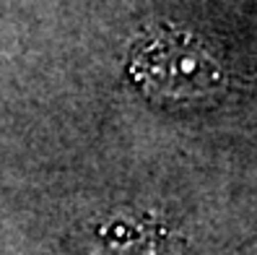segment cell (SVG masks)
<instances>
[{"instance_id":"1","label":"cell","mask_w":257,"mask_h":255,"mask_svg":"<svg viewBox=\"0 0 257 255\" xmlns=\"http://www.w3.org/2000/svg\"><path fill=\"white\" fill-rule=\"evenodd\" d=\"M127 73L151 99L190 102L223 86L218 60L198 37L174 26L146 29L130 47Z\"/></svg>"},{"instance_id":"2","label":"cell","mask_w":257,"mask_h":255,"mask_svg":"<svg viewBox=\"0 0 257 255\" xmlns=\"http://www.w3.org/2000/svg\"><path fill=\"white\" fill-rule=\"evenodd\" d=\"M101 255H179V250L166 227L151 219H127L101 229Z\"/></svg>"}]
</instances>
